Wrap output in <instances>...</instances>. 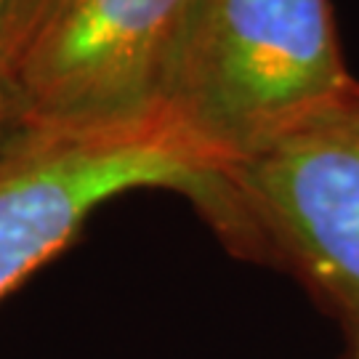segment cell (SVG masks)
Masks as SVG:
<instances>
[{
  "instance_id": "obj_1",
  "label": "cell",
  "mask_w": 359,
  "mask_h": 359,
  "mask_svg": "<svg viewBox=\"0 0 359 359\" xmlns=\"http://www.w3.org/2000/svg\"><path fill=\"white\" fill-rule=\"evenodd\" d=\"M189 203L231 253L290 274L344 333L359 327V77L208 168Z\"/></svg>"
},
{
  "instance_id": "obj_2",
  "label": "cell",
  "mask_w": 359,
  "mask_h": 359,
  "mask_svg": "<svg viewBox=\"0 0 359 359\" xmlns=\"http://www.w3.org/2000/svg\"><path fill=\"white\" fill-rule=\"evenodd\" d=\"M330 0H192L160 126L213 168L354 83Z\"/></svg>"
},
{
  "instance_id": "obj_3",
  "label": "cell",
  "mask_w": 359,
  "mask_h": 359,
  "mask_svg": "<svg viewBox=\"0 0 359 359\" xmlns=\"http://www.w3.org/2000/svg\"><path fill=\"white\" fill-rule=\"evenodd\" d=\"M192 0H65L11 69L19 133L165 130L160 107Z\"/></svg>"
},
{
  "instance_id": "obj_4",
  "label": "cell",
  "mask_w": 359,
  "mask_h": 359,
  "mask_svg": "<svg viewBox=\"0 0 359 359\" xmlns=\"http://www.w3.org/2000/svg\"><path fill=\"white\" fill-rule=\"evenodd\" d=\"M203 165L168 130L22 133L0 149V298L75 240L107 200L170 189L187 200Z\"/></svg>"
},
{
  "instance_id": "obj_5",
  "label": "cell",
  "mask_w": 359,
  "mask_h": 359,
  "mask_svg": "<svg viewBox=\"0 0 359 359\" xmlns=\"http://www.w3.org/2000/svg\"><path fill=\"white\" fill-rule=\"evenodd\" d=\"M65 0H16L6 32V69H8V86H11V69L19 62V56L32 43L43 25L53 16V11Z\"/></svg>"
},
{
  "instance_id": "obj_6",
  "label": "cell",
  "mask_w": 359,
  "mask_h": 359,
  "mask_svg": "<svg viewBox=\"0 0 359 359\" xmlns=\"http://www.w3.org/2000/svg\"><path fill=\"white\" fill-rule=\"evenodd\" d=\"M13 6L16 0H0V149L16 136H22L13 117L11 86H8V69H6V32H8Z\"/></svg>"
},
{
  "instance_id": "obj_7",
  "label": "cell",
  "mask_w": 359,
  "mask_h": 359,
  "mask_svg": "<svg viewBox=\"0 0 359 359\" xmlns=\"http://www.w3.org/2000/svg\"><path fill=\"white\" fill-rule=\"evenodd\" d=\"M346 359H359V327L346 333Z\"/></svg>"
}]
</instances>
